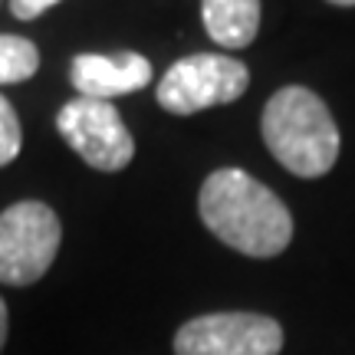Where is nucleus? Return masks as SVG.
<instances>
[{
    "label": "nucleus",
    "mask_w": 355,
    "mask_h": 355,
    "mask_svg": "<svg viewBox=\"0 0 355 355\" xmlns=\"http://www.w3.org/2000/svg\"><path fill=\"white\" fill-rule=\"evenodd\" d=\"M69 79L83 99L112 102L115 96L139 92L152 83V63L141 53H79L69 66Z\"/></svg>",
    "instance_id": "7"
},
{
    "label": "nucleus",
    "mask_w": 355,
    "mask_h": 355,
    "mask_svg": "<svg viewBox=\"0 0 355 355\" xmlns=\"http://www.w3.org/2000/svg\"><path fill=\"white\" fill-rule=\"evenodd\" d=\"M329 3H339V7H355V0H329Z\"/></svg>",
    "instance_id": "13"
},
{
    "label": "nucleus",
    "mask_w": 355,
    "mask_h": 355,
    "mask_svg": "<svg viewBox=\"0 0 355 355\" xmlns=\"http://www.w3.org/2000/svg\"><path fill=\"white\" fill-rule=\"evenodd\" d=\"M204 227L254 260L279 257L293 241V214L273 191L241 168H217L198 194Z\"/></svg>",
    "instance_id": "1"
},
{
    "label": "nucleus",
    "mask_w": 355,
    "mask_h": 355,
    "mask_svg": "<svg viewBox=\"0 0 355 355\" xmlns=\"http://www.w3.org/2000/svg\"><path fill=\"white\" fill-rule=\"evenodd\" d=\"M250 86V73L241 60L224 53H191L171 63L155 86L158 105L171 115H194L201 109L227 105Z\"/></svg>",
    "instance_id": "4"
},
{
    "label": "nucleus",
    "mask_w": 355,
    "mask_h": 355,
    "mask_svg": "<svg viewBox=\"0 0 355 355\" xmlns=\"http://www.w3.org/2000/svg\"><path fill=\"white\" fill-rule=\"evenodd\" d=\"M63 227L50 204L17 201L0 211V283L33 286L60 254Z\"/></svg>",
    "instance_id": "3"
},
{
    "label": "nucleus",
    "mask_w": 355,
    "mask_h": 355,
    "mask_svg": "<svg viewBox=\"0 0 355 355\" xmlns=\"http://www.w3.org/2000/svg\"><path fill=\"white\" fill-rule=\"evenodd\" d=\"M56 128L66 145L96 171H122L135 158V139L128 135L112 102L73 99L56 115Z\"/></svg>",
    "instance_id": "6"
},
{
    "label": "nucleus",
    "mask_w": 355,
    "mask_h": 355,
    "mask_svg": "<svg viewBox=\"0 0 355 355\" xmlns=\"http://www.w3.org/2000/svg\"><path fill=\"white\" fill-rule=\"evenodd\" d=\"M263 141L296 178L329 175L339 158V128L329 105L306 86L277 89L263 105Z\"/></svg>",
    "instance_id": "2"
},
{
    "label": "nucleus",
    "mask_w": 355,
    "mask_h": 355,
    "mask_svg": "<svg viewBox=\"0 0 355 355\" xmlns=\"http://www.w3.org/2000/svg\"><path fill=\"white\" fill-rule=\"evenodd\" d=\"M283 326L263 313H207L175 332V355H279Z\"/></svg>",
    "instance_id": "5"
},
{
    "label": "nucleus",
    "mask_w": 355,
    "mask_h": 355,
    "mask_svg": "<svg viewBox=\"0 0 355 355\" xmlns=\"http://www.w3.org/2000/svg\"><path fill=\"white\" fill-rule=\"evenodd\" d=\"M207 37L224 50H243L260 30V0H201Z\"/></svg>",
    "instance_id": "8"
},
{
    "label": "nucleus",
    "mask_w": 355,
    "mask_h": 355,
    "mask_svg": "<svg viewBox=\"0 0 355 355\" xmlns=\"http://www.w3.org/2000/svg\"><path fill=\"white\" fill-rule=\"evenodd\" d=\"M56 3L60 0H10V10L17 20H37L40 13H46Z\"/></svg>",
    "instance_id": "11"
},
{
    "label": "nucleus",
    "mask_w": 355,
    "mask_h": 355,
    "mask_svg": "<svg viewBox=\"0 0 355 355\" xmlns=\"http://www.w3.org/2000/svg\"><path fill=\"white\" fill-rule=\"evenodd\" d=\"M40 69V53L26 37L0 33V86L26 83Z\"/></svg>",
    "instance_id": "9"
},
{
    "label": "nucleus",
    "mask_w": 355,
    "mask_h": 355,
    "mask_svg": "<svg viewBox=\"0 0 355 355\" xmlns=\"http://www.w3.org/2000/svg\"><path fill=\"white\" fill-rule=\"evenodd\" d=\"M24 135H20V119L13 112V105L0 96V168L10 165L13 158L20 155Z\"/></svg>",
    "instance_id": "10"
},
{
    "label": "nucleus",
    "mask_w": 355,
    "mask_h": 355,
    "mask_svg": "<svg viewBox=\"0 0 355 355\" xmlns=\"http://www.w3.org/2000/svg\"><path fill=\"white\" fill-rule=\"evenodd\" d=\"M7 332H10V313H7V303L0 300V352L7 345Z\"/></svg>",
    "instance_id": "12"
}]
</instances>
